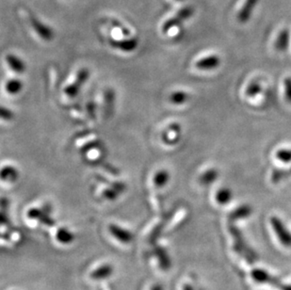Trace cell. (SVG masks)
I'll use <instances>...</instances> for the list:
<instances>
[{
  "label": "cell",
  "mask_w": 291,
  "mask_h": 290,
  "mask_svg": "<svg viewBox=\"0 0 291 290\" xmlns=\"http://www.w3.org/2000/svg\"><path fill=\"white\" fill-rule=\"evenodd\" d=\"M194 12H195V9L192 6H189V5L178 9L177 12L174 16H172L171 18L166 20L163 23L162 28H161L162 32L164 34H166V33L169 32L171 29L176 28L180 25H182L185 21L191 18L193 16Z\"/></svg>",
  "instance_id": "6da1fadb"
},
{
  "label": "cell",
  "mask_w": 291,
  "mask_h": 290,
  "mask_svg": "<svg viewBox=\"0 0 291 290\" xmlns=\"http://www.w3.org/2000/svg\"><path fill=\"white\" fill-rule=\"evenodd\" d=\"M229 231L233 235V238L235 240L234 249H235V252L242 254L250 262H253L254 260H255V254L250 249V247H248V245L245 242L244 238H243L242 234L240 233V231L235 227V225L234 226L230 225L229 226Z\"/></svg>",
  "instance_id": "7a4b0ae2"
},
{
  "label": "cell",
  "mask_w": 291,
  "mask_h": 290,
  "mask_svg": "<svg viewBox=\"0 0 291 290\" xmlns=\"http://www.w3.org/2000/svg\"><path fill=\"white\" fill-rule=\"evenodd\" d=\"M28 21L39 37L46 42H50L55 37V32L48 25L37 18L32 13L28 14Z\"/></svg>",
  "instance_id": "3957f363"
},
{
  "label": "cell",
  "mask_w": 291,
  "mask_h": 290,
  "mask_svg": "<svg viewBox=\"0 0 291 290\" xmlns=\"http://www.w3.org/2000/svg\"><path fill=\"white\" fill-rule=\"evenodd\" d=\"M271 225L273 226V231L277 238L279 239L283 246L287 248H291V232L283 223L282 220L278 217L273 216L271 218Z\"/></svg>",
  "instance_id": "277c9868"
},
{
  "label": "cell",
  "mask_w": 291,
  "mask_h": 290,
  "mask_svg": "<svg viewBox=\"0 0 291 290\" xmlns=\"http://www.w3.org/2000/svg\"><path fill=\"white\" fill-rule=\"evenodd\" d=\"M108 42H109V45L113 48L120 50L124 53L134 52L139 46V38L136 36L125 38L122 40H117V39L110 37Z\"/></svg>",
  "instance_id": "5b68a950"
},
{
  "label": "cell",
  "mask_w": 291,
  "mask_h": 290,
  "mask_svg": "<svg viewBox=\"0 0 291 290\" xmlns=\"http://www.w3.org/2000/svg\"><path fill=\"white\" fill-rule=\"evenodd\" d=\"M109 231L113 237H115L118 241L123 244L130 243L134 238V235L129 230H126L121 226L114 224L109 225Z\"/></svg>",
  "instance_id": "8992f818"
},
{
  "label": "cell",
  "mask_w": 291,
  "mask_h": 290,
  "mask_svg": "<svg viewBox=\"0 0 291 290\" xmlns=\"http://www.w3.org/2000/svg\"><path fill=\"white\" fill-rule=\"evenodd\" d=\"M220 64H221V58L216 55H210V56L205 57L198 59L195 66L201 71H210L218 68Z\"/></svg>",
  "instance_id": "52a82bcc"
},
{
  "label": "cell",
  "mask_w": 291,
  "mask_h": 290,
  "mask_svg": "<svg viewBox=\"0 0 291 290\" xmlns=\"http://www.w3.org/2000/svg\"><path fill=\"white\" fill-rule=\"evenodd\" d=\"M6 62L9 65V68L16 74H24L27 70V65L25 63V61L19 58L18 56L12 54V53H9L5 57Z\"/></svg>",
  "instance_id": "ba28073f"
},
{
  "label": "cell",
  "mask_w": 291,
  "mask_h": 290,
  "mask_svg": "<svg viewBox=\"0 0 291 290\" xmlns=\"http://www.w3.org/2000/svg\"><path fill=\"white\" fill-rule=\"evenodd\" d=\"M259 0H246L244 5L242 6L241 9L239 10L237 14V20L240 23H246L249 19L251 18V15L254 11V7L257 5Z\"/></svg>",
  "instance_id": "9c48e42d"
},
{
  "label": "cell",
  "mask_w": 291,
  "mask_h": 290,
  "mask_svg": "<svg viewBox=\"0 0 291 290\" xmlns=\"http://www.w3.org/2000/svg\"><path fill=\"white\" fill-rule=\"evenodd\" d=\"M253 208L249 205H242V206L236 207L234 211H232L229 215V220L231 222L237 221L240 219H246L252 215Z\"/></svg>",
  "instance_id": "30bf717a"
},
{
  "label": "cell",
  "mask_w": 291,
  "mask_h": 290,
  "mask_svg": "<svg viewBox=\"0 0 291 290\" xmlns=\"http://www.w3.org/2000/svg\"><path fill=\"white\" fill-rule=\"evenodd\" d=\"M170 179H171V175H170L169 172L167 170L161 169L155 174L153 177V183L155 187L162 188L168 185Z\"/></svg>",
  "instance_id": "8fae6325"
},
{
  "label": "cell",
  "mask_w": 291,
  "mask_h": 290,
  "mask_svg": "<svg viewBox=\"0 0 291 290\" xmlns=\"http://www.w3.org/2000/svg\"><path fill=\"white\" fill-rule=\"evenodd\" d=\"M113 266L106 264V265L97 268L96 270H94V272L91 273V277L94 280H103V279H107V278L111 277L113 275Z\"/></svg>",
  "instance_id": "7c38bea8"
},
{
  "label": "cell",
  "mask_w": 291,
  "mask_h": 290,
  "mask_svg": "<svg viewBox=\"0 0 291 290\" xmlns=\"http://www.w3.org/2000/svg\"><path fill=\"white\" fill-rule=\"evenodd\" d=\"M251 276L254 282L259 284H266V283L276 284V282H274V279L270 275V273L263 269H254L251 272Z\"/></svg>",
  "instance_id": "4fadbf2b"
},
{
  "label": "cell",
  "mask_w": 291,
  "mask_h": 290,
  "mask_svg": "<svg viewBox=\"0 0 291 290\" xmlns=\"http://www.w3.org/2000/svg\"><path fill=\"white\" fill-rule=\"evenodd\" d=\"M290 40H291L290 31L288 29H283L282 31L279 33L277 39H276L275 49L277 51H280V52L286 51L289 48Z\"/></svg>",
  "instance_id": "5bb4252c"
},
{
  "label": "cell",
  "mask_w": 291,
  "mask_h": 290,
  "mask_svg": "<svg viewBox=\"0 0 291 290\" xmlns=\"http://www.w3.org/2000/svg\"><path fill=\"white\" fill-rule=\"evenodd\" d=\"M233 198V192L228 187H222L220 188L215 194V200L217 203L221 206H225L231 202Z\"/></svg>",
  "instance_id": "9a60e30c"
},
{
  "label": "cell",
  "mask_w": 291,
  "mask_h": 290,
  "mask_svg": "<svg viewBox=\"0 0 291 290\" xmlns=\"http://www.w3.org/2000/svg\"><path fill=\"white\" fill-rule=\"evenodd\" d=\"M56 238L59 243L67 245L72 243L75 240V234L65 227H60L57 231Z\"/></svg>",
  "instance_id": "2e32d148"
},
{
  "label": "cell",
  "mask_w": 291,
  "mask_h": 290,
  "mask_svg": "<svg viewBox=\"0 0 291 290\" xmlns=\"http://www.w3.org/2000/svg\"><path fill=\"white\" fill-rule=\"evenodd\" d=\"M23 88H24V84L18 78H11L5 84V91L9 95H16L20 94Z\"/></svg>",
  "instance_id": "e0dca14e"
},
{
  "label": "cell",
  "mask_w": 291,
  "mask_h": 290,
  "mask_svg": "<svg viewBox=\"0 0 291 290\" xmlns=\"http://www.w3.org/2000/svg\"><path fill=\"white\" fill-rule=\"evenodd\" d=\"M219 177V172L216 169H209L203 173L199 178V181L204 186H209L213 184Z\"/></svg>",
  "instance_id": "ac0fdd59"
},
{
  "label": "cell",
  "mask_w": 291,
  "mask_h": 290,
  "mask_svg": "<svg viewBox=\"0 0 291 290\" xmlns=\"http://www.w3.org/2000/svg\"><path fill=\"white\" fill-rule=\"evenodd\" d=\"M28 217L29 219L32 220H39L40 222H42L43 224L47 225H53L54 222L46 214H44V212L39 209V208H31L30 210H28Z\"/></svg>",
  "instance_id": "d6986e66"
},
{
  "label": "cell",
  "mask_w": 291,
  "mask_h": 290,
  "mask_svg": "<svg viewBox=\"0 0 291 290\" xmlns=\"http://www.w3.org/2000/svg\"><path fill=\"white\" fill-rule=\"evenodd\" d=\"M189 99V95L184 91H175L170 94L169 102L175 106H180L187 103Z\"/></svg>",
  "instance_id": "ffe728a7"
},
{
  "label": "cell",
  "mask_w": 291,
  "mask_h": 290,
  "mask_svg": "<svg viewBox=\"0 0 291 290\" xmlns=\"http://www.w3.org/2000/svg\"><path fill=\"white\" fill-rule=\"evenodd\" d=\"M156 254L158 257V260L160 262V268L164 271H167L171 268V260L167 252L162 248H157L156 249Z\"/></svg>",
  "instance_id": "44dd1931"
},
{
  "label": "cell",
  "mask_w": 291,
  "mask_h": 290,
  "mask_svg": "<svg viewBox=\"0 0 291 290\" xmlns=\"http://www.w3.org/2000/svg\"><path fill=\"white\" fill-rule=\"evenodd\" d=\"M19 176L18 171L12 166H4L1 171V178L3 181L13 182Z\"/></svg>",
  "instance_id": "7402d4cb"
},
{
  "label": "cell",
  "mask_w": 291,
  "mask_h": 290,
  "mask_svg": "<svg viewBox=\"0 0 291 290\" xmlns=\"http://www.w3.org/2000/svg\"><path fill=\"white\" fill-rule=\"evenodd\" d=\"M89 76H90V71L87 68H82L77 72L76 79L74 82L81 88L89 79Z\"/></svg>",
  "instance_id": "603a6c76"
},
{
  "label": "cell",
  "mask_w": 291,
  "mask_h": 290,
  "mask_svg": "<svg viewBox=\"0 0 291 290\" xmlns=\"http://www.w3.org/2000/svg\"><path fill=\"white\" fill-rule=\"evenodd\" d=\"M276 159L280 160L283 163H291V149H283L278 150L276 152Z\"/></svg>",
  "instance_id": "cb8c5ba5"
},
{
  "label": "cell",
  "mask_w": 291,
  "mask_h": 290,
  "mask_svg": "<svg viewBox=\"0 0 291 290\" xmlns=\"http://www.w3.org/2000/svg\"><path fill=\"white\" fill-rule=\"evenodd\" d=\"M261 92V86L258 82H252L246 89V95L253 97Z\"/></svg>",
  "instance_id": "d4e9b609"
},
{
  "label": "cell",
  "mask_w": 291,
  "mask_h": 290,
  "mask_svg": "<svg viewBox=\"0 0 291 290\" xmlns=\"http://www.w3.org/2000/svg\"><path fill=\"white\" fill-rule=\"evenodd\" d=\"M111 24L113 25L114 28H119L122 32V35L125 37H130V29L126 28L122 23H121L119 20L117 19H113L111 20Z\"/></svg>",
  "instance_id": "484cf974"
},
{
  "label": "cell",
  "mask_w": 291,
  "mask_h": 290,
  "mask_svg": "<svg viewBox=\"0 0 291 290\" xmlns=\"http://www.w3.org/2000/svg\"><path fill=\"white\" fill-rule=\"evenodd\" d=\"M80 89H81V88H80L78 85L75 84V82H73L72 84L67 86L65 89H64V94H65L67 96L73 98V97H75V96L78 94L79 91H80Z\"/></svg>",
  "instance_id": "4316f807"
},
{
  "label": "cell",
  "mask_w": 291,
  "mask_h": 290,
  "mask_svg": "<svg viewBox=\"0 0 291 290\" xmlns=\"http://www.w3.org/2000/svg\"><path fill=\"white\" fill-rule=\"evenodd\" d=\"M290 173L285 171V170H275L273 171V174H272V180L273 183H277L280 182L283 179L288 177L287 174H289Z\"/></svg>",
  "instance_id": "83f0119b"
},
{
  "label": "cell",
  "mask_w": 291,
  "mask_h": 290,
  "mask_svg": "<svg viewBox=\"0 0 291 290\" xmlns=\"http://www.w3.org/2000/svg\"><path fill=\"white\" fill-rule=\"evenodd\" d=\"M285 96L288 102L291 103V78L285 79Z\"/></svg>",
  "instance_id": "f1b7e54d"
},
{
  "label": "cell",
  "mask_w": 291,
  "mask_h": 290,
  "mask_svg": "<svg viewBox=\"0 0 291 290\" xmlns=\"http://www.w3.org/2000/svg\"><path fill=\"white\" fill-rule=\"evenodd\" d=\"M104 196L106 197L107 199L113 201L118 197V192L116 191V189L114 188H106L103 191Z\"/></svg>",
  "instance_id": "f546056e"
},
{
  "label": "cell",
  "mask_w": 291,
  "mask_h": 290,
  "mask_svg": "<svg viewBox=\"0 0 291 290\" xmlns=\"http://www.w3.org/2000/svg\"><path fill=\"white\" fill-rule=\"evenodd\" d=\"M1 117H2L3 120L9 121V120H11V119H12L13 114H12V113H11L9 110L6 109L5 107H2V108H1Z\"/></svg>",
  "instance_id": "4dcf8cb0"
},
{
  "label": "cell",
  "mask_w": 291,
  "mask_h": 290,
  "mask_svg": "<svg viewBox=\"0 0 291 290\" xmlns=\"http://www.w3.org/2000/svg\"><path fill=\"white\" fill-rule=\"evenodd\" d=\"M278 287L281 290H291V285H280Z\"/></svg>",
  "instance_id": "1f68e13d"
},
{
  "label": "cell",
  "mask_w": 291,
  "mask_h": 290,
  "mask_svg": "<svg viewBox=\"0 0 291 290\" xmlns=\"http://www.w3.org/2000/svg\"><path fill=\"white\" fill-rule=\"evenodd\" d=\"M183 290H194V289L192 288V286H190L189 284H185L183 286Z\"/></svg>",
  "instance_id": "d6a6232c"
},
{
  "label": "cell",
  "mask_w": 291,
  "mask_h": 290,
  "mask_svg": "<svg viewBox=\"0 0 291 290\" xmlns=\"http://www.w3.org/2000/svg\"><path fill=\"white\" fill-rule=\"evenodd\" d=\"M151 290H163V288L160 285H155L152 287Z\"/></svg>",
  "instance_id": "836d02e7"
},
{
  "label": "cell",
  "mask_w": 291,
  "mask_h": 290,
  "mask_svg": "<svg viewBox=\"0 0 291 290\" xmlns=\"http://www.w3.org/2000/svg\"><path fill=\"white\" fill-rule=\"evenodd\" d=\"M289 173H290V174H291V171H290V172H289Z\"/></svg>",
  "instance_id": "e575fe53"
},
{
  "label": "cell",
  "mask_w": 291,
  "mask_h": 290,
  "mask_svg": "<svg viewBox=\"0 0 291 290\" xmlns=\"http://www.w3.org/2000/svg\"><path fill=\"white\" fill-rule=\"evenodd\" d=\"M177 1H184V0H177Z\"/></svg>",
  "instance_id": "d590c367"
}]
</instances>
